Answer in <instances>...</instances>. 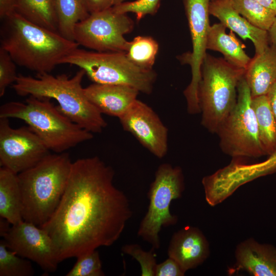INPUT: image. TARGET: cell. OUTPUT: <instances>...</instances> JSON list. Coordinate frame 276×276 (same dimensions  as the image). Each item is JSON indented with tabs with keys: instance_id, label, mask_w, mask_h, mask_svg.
<instances>
[{
	"instance_id": "1",
	"label": "cell",
	"mask_w": 276,
	"mask_h": 276,
	"mask_svg": "<svg viewBox=\"0 0 276 276\" xmlns=\"http://www.w3.org/2000/svg\"><path fill=\"white\" fill-rule=\"evenodd\" d=\"M114 172L98 156L72 163L66 186L51 218L40 226L59 262L120 238L132 215L129 201L113 183Z\"/></svg>"
},
{
	"instance_id": "2",
	"label": "cell",
	"mask_w": 276,
	"mask_h": 276,
	"mask_svg": "<svg viewBox=\"0 0 276 276\" xmlns=\"http://www.w3.org/2000/svg\"><path fill=\"white\" fill-rule=\"evenodd\" d=\"M1 47L15 63L38 74L50 73L79 45L16 12L2 19Z\"/></svg>"
},
{
	"instance_id": "3",
	"label": "cell",
	"mask_w": 276,
	"mask_h": 276,
	"mask_svg": "<svg viewBox=\"0 0 276 276\" xmlns=\"http://www.w3.org/2000/svg\"><path fill=\"white\" fill-rule=\"evenodd\" d=\"M85 72L80 69L70 78L64 74L53 76L50 73L36 77L19 75L12 87L20 96L53 99L57 108L72 121L92 133H100L107 123L86 97L82 81Z\"/></svg>"
},
{
	"instance_id": "4",
	"label": "cell",
	"mask_w": 276,
	"mask_h": 276,
	"mask_svg": "<svg viewBox=\"0 0 276 276\" xmlns=\"http://www.w3.org/2000/svg\"><path fill=\"white\" fill-rule=\"evenodd\" d=\"M72 163L66 152L50 153L17 174L24 221L40 227L51 218L65 191Z\"/></svg>"
},
{
	"instance_id": "5",
	"label": "cell",
	"mask_w": 276,
	"mask_h": 276,
	"mask_svg": "<svg viewBox=\"0 0 276 276\" xmlns=\"http://www.w3.org/2000/svg\"><path fill=\"white\" fill-rule=\"evenodd\" d=\"M0 118L23 121L55 153L64 152L94 137L62 114L49 98L29 96L25 102H7L0 107Z\"/></svg>"
},
{
	"instance_id": "6",
	"label": "cell",
	"mask_w": 276,
	"mask_h": 276,
	"mask_svg": "<svg viewBox=\"0 0 276 276\" xmlns=\"http://www.w3.org/2000/svg\"><path fill=\"white\" fill-rule=\"evenodd\" d=\"M245 72L223 58L206 53L201 65L198 97L201 124L211 133H216L235 107L238 85Z\"/></svg>"
},
{
	"instance_id": "7",
	"label": "cell",
	"mask_w": 276,
	"mask_h": 276,
	"mask_svg": "<svg viewBox=\"0 0 276 276\" xmlns=\"http://www.w3.org/2000/svg\"><path fill=\"white\" fill-rule=\"evenodd\" d=\"M60 64H69L83 70L94 83L131 86L140 93L150 94L157 75L152 70L141 68L127 58L125 52L74 50Z\"/></svg>"
},
{
	"instance_id": "8",
	"label": "cell",
	"mask_w": 276,
	"mask_h": 276,
	"mask_svg": "<svg viewBox=\"0 0 276 276\" xmlns=\"http://www.w3.org/2000/svg\"><path fill=\"white\" fill-rule=\"evenodd\" d=\"M185 189L181 169L164 163L158 167L148 192L149 204L142 219L137 235L155 250L160 247L159 232L162 227L174 225L178 217L171 214L173 200L180 198Z\"/></svg>"
},
{
	"instance_id": "9",
	"label": "cell",
	"mask_w": 276,
	"mask_h": 276,
	"mask_svg": "<svg viewBox=\"0 0 276 276\" xmlns=\"http://www.w3.org/2000/svg\"><path fill=\"white\" fill-rule=\"evenodd\" d=\"M251 99L249 87L243 77L238 85L236 105L216 132L222 151L234 158L265 155L259 140Z\"/></svg>"
},
{
	"instance_id": "10",
	"label": "cell",
	"mask_w": 276,
	"mask_h": 276,
	"mask_svg": "<svg viewBox=\"0 0 276 276\" xmlns=\"http://www.w3.org/2000/svg\"><path fill=\"white\" fill-rule=\"evenodd\" d=\"M134 22L126 13H117L112 8L90 13L78 22L74 40L79 45L97 52H126L129 41L124 35L133 29Z\"/></svg>"
},
{
	"instance_id": "11",
	"label": "cell",
	"mask_w": 276,
	"mask_h": 276,
	"mask_svg": "<svg viewBox=\"0 0 276 276\" xmlns=\"http://www.w3.org/2000/svg\"><path fill=\"white\" fill-rule=\"evenodd\" d=\"M192 44V51L184 59L191 68L192 78L183 91L190 114L200 112L198 97L201 79V68L206 54V42L210 27L209 6L210 0H182Z\"/></svg>"
},
{
	"instance_id": "12",
	"label": "cell",
	"mask_w": 276,
	"mask_h": 276,
	"mask_svg": "<svg viewBox=\"0 0 276 276\" xmlns=\"http://www.w3.org/2000/svg\"><path fill=\"white\" fill-rule=\"evenodd\" d=\"M50 153L28 126L13 128L9 119L0 118V165L16 174L27 170Z\"/></svg>"
},
{
	"instance_id": "13",
	"label": "cell",
	"mask_w": 276,
	"mask_h": 276,
	"mask_svg": "<svg viewBox=\"0 0 276 276\" xmlns=\"http://www.w3.org/2000/svg\"><path fill=\"white\" fill-rule=\"evenodd\" d=\"M2 237L10 249L36 263L44 271L56 270L59 262L52 240L40 227L23 221L12 225Z\"/></svg>"
},
{
	"instance_id": "14",
	"label": "cell",
	"mask_w": 276,
	"mask_h": 276,
	"mask_svg": "<svg viewBox=\"0 0 276 276\" xmlns=\"http://www.w3.org/2000/svg\"><path fill=\"white\" fill-rule=\"evenodd\" d=\"M119 119L123 128L158 158L168 151V129L151 107L137 99Z\"/></svg>"
},
{
	"instance_id": "15",
	"label": "cell",
	"mask_w": 276,
	"mask_h": 276,
	"mask_svg": "<svg viewBox=\"0 0 276 276\" xmlns=\"http://www.w3.org/2000/svg\"><path fill=\"white\" fill-rule=\"evenodd\" d=\"M210 254L209 242L198 227L186 226L172 235L168 248V257L187 271L201 265Z\"/></svg>"
},
{
	"instance_id": "16",
	"label": "cell",
	"mask_w": 276,
	"mask_h": 276,
	"mask_svg": "<svg viewBox=\"0 0 276 276\" xmlns=\"http://www.w3.org/2000/svg\"><path fill=\"white\" fill-rule=\"evenodd\" d=\"M89 101L102 114L120 118L137 100L139 91L128 85L94 83L84 88Z\"/></svg>"
},
{
	"instance_id": "17",
	"label": "cell",
	"mask_w": 276,
	"mask_h": 276,
	"mask_svg": "<svg viewBox=\"0 0 276 276\" xmlns=\"http://www.w3.org/2000/svg\"><path fill=\"white\" fill-rule=\"evenodd\" d=\"M235 258L236 270L254 276H276V247L272 244L248 238L237 244Z\"/></svg>"
},
{
	"instance_id": "18",
	"label": "cell",
	"mask_w": 276,
	"mask_h": 276,
	"mask_svg": "<svg viewBox=\"0 0 276 276\" xmlns=\"http://www.w3.org/2000/svg\"><path fill=\"white\" fill-rule=\"evenodd\" d=\"M209 12L241 38L251 40L255 55L261 54L269 46L268 32L255 27L241 15L234 8L231 0L210 1Z\"/></svg>"
},
{
	"instance_id": "19",
	"label": "cell",
	"mask_w": 276,
	"mask_h": 276,
	"mask_svg": "<svg viewBox=\"0 0 276 276\" xmlns=\"http://www.w3.org/2000/svg\"><path fill=\"white\" fill-rule=\"evenodd\" d=\"M244 77L252 98L266 95L276 82V49L269 45L261 54L255 55Z\"/></svg>"
},
{
	"instance_id": "20",
	"label": "cell",
	"mask_w": 276,
	"mask_h": 276,
	"mask_svg": "<svg viewBox=\"0 0 276 276\" xmlns=\"http://www.w3.org/2000/svg\"><path fill=\"white\" fill-rule=\"evenodd\" d=\"M226 28L220 22L210 26L206 42L207 50L219 52L231 64L246 70L251 58L246 53L245 47L233 32L228 34Z\"/></svg>"
},
{
	"instance_id": "21",
	"label": "cell",
	"mask_w": 276,
	"mask_h": 276,
	"mask_svg": "<svg viewBox=\"0 0 276 276\" xmlns=\"http://www.w3.org/2000/svg\"><path fill=\"white\" fill-rule=\"evenodd\" d=\"M22 211V196L17 174L1 167L0 216L14 225L24 221Z\"/></svg>"
},
{
	"instance_id": "22",
	"label": "cell",
	"mask_w": 276,
	"mask_h": 276,
	"mask_svg": "<svg viewBox=\"0 0 276 276\" xmlns=\"http://www.w3.org/2000/svg\"><path fill=\"white\" fill-rule=\"evenodd\" d=\"M251 106L258 124L259 140L265 155L276 152V121L266 95L253 97Z\"/></svg>"
},
{
	"instance_id": "23",
	"label": "cell",
	"mask_w": 276,
	"mask_h": 276,
	"mask_svg": "<svg viewBox=\"0 0 276 276\" xmlns=\"http://www.w3.org/2000/svg\"><path fill=\"white\" fill-rule=\"evenodd\" d=\"M15 12L34 24L58 32L54 0H17Z\"/></svg>"
},
{
	"instance_id": "24",
	"label": "cell",
	"mask_w": 276,
	"mask_h": 276,
	"mask_svg": "<svg viewBox=\"0 0 276 276\" xmlns=\"http://www.w3.org/2000/svg\"><path fill=\"white\" fill-rule=\"evenodd\" d=\"M58 32L65 38L73 40L76 25L87 18L89 13L82 0H54Z\"/></svg>"
},
{
	"instance_id": "25",
	"label": "cell",
	"mask_w": 276,
	"mask_h": 276,
	"mask_svg": "<svg viewBox=\"0 0 276 276\" xmlns=\"http://www.w3.org/2000/svg\"><path fill=\"white\" fill-rule=\"evenodd\" d=\"M158 48V43L152 37L137 36L129 41L126 55L137 66L144 70H152Z\"/></svg>"
},
{
	"instance_id": "26",
	"label": "cell",
	"mask_w": 276,
	"mask_h": 276,
	"mask_svg": "<svg viewBox=\"0 0 276 276\" xmlns=\"http://www.w3.org/2000/svg\"><path fill=\"white\" fill-rule=\"evenodd\" d=\"M236 10L255 27L268 31L276 14L255 0H231Z\"/></svg>"
},
{
	"instance_id": "27",
	"label": "cell",
	"mask_w": 276,
	"mask_h": 276,
	"mask_svg": "<svg viewBox=\"0 0 276 276\" xmlns=\"http://www.w3.org/2000/svg\"><path fill=\"white\" fill-rule=\"evenodd\" d=\"M10 249L4 239L0 241V276H32L34 270L30 261Z\"/></svg>"
},
{
	"instance_id": "28",
	"label": "cell",
	"mask_w": 276,
	"mask_h": 276,
	"mask_svg": "<svg viewBox=\"0 0 276 276\" xmlns=\"http://www.w3.org/2000/svg\"><path fill=\"white\" fill-rule=\"evenodd\" d=\"M77 261L73 268L66 274V276H104L102 262L97 249L77 257Z\"/></svg>"
},
{
	"instance_id": "29",
	"label": "cell",
	"mask_w": 276,
	"mask_h": 276,
	"mask_svg": "<svg viewBox=\"0 0 276 276\" xmlns=\"http://www.w3.org/2000/svg\"><path fill=\"white\" fill-rule=\"evenodd\" d=\"M122 251L131 256L140 263L142 276H155L156 266L155 249L152 248L148 251H144L137 244L124 245Z\"/></svg>"
},
{
	"instance_id": "30",
	"label": "cell",
	"mask_w": 276,
	"mask_h": 276,
	"mask_svg": "<svg viewBox=\"0 0 276 276\" xmlns=\"http://www.w3.org/2000/svg\"><path fill=\"white\" fill-rule=\"evenodd\" d=\"M162 0H135L124 2L114 6L113 10L117 13L135 14L137 21H140L145 16L153 15L158 11Z\"/></svg>"
},
{
	"instance_id": "31",
	"label": "cell",
	"mask_w": 276,
	"mask_h": 276,
	"mask_svg": "<svg viewBox=\"0 0 276 276\" xmlns=\"http://www.w3.org/2000/svg\"><path fill=\"white\" fill-rule=\"evenodd\" d=\"M16 63L9 53L0 48V97H3L7 88L13 84L18 75Z\"/></svg>"
},
{
	"instance_id": "32",
	"label": "cell",
	"mask_w": 276,
	"mask_h": 276,
	"mask_svg": "<svg viewBox=\"0 0 276 276\" xmlns=\"http://www.w3.org/2000/svg\"><path fill=\"white\" fill-rule=\"evenodd\" d=\"M186 272L174 259L168 257L156 265L155 276H183Z\"/></svg>"
},
{
	"instance_id": "33",
	"label": "cell",
	"mask_w": 276,
	"mask_h": 276,
	"mask_svg": "<svg viewBox=\"0 0 276 276\" xmlns=\"http://www.w3.org/2000/svg\"><path fill=\"white\" fill-rule=\"evenodd\" d=\"M89 13L103 11L119 5L125 0H82Z\"/></svg>"
},
{
	"instance_id": "34",
	"label": "cell",
	"mask_w": 276,
	"mask_h": 276,
	"mask_svg": "<svg viewBox=\"0 0 276 276\" xmlns=\"http://www.w3.org/2000/svg\"><path fill=\"white\" fill-rule=\"evenodd\" d=\"M17 0H0V17L4 18L15 12Z\"/></svg>"
},
{
	"instance_id": "35",
	"label": "cell",
	"mask_w": 276,
	"mask_h": 276,
	"mask_svg": "<svg viewBox=\"0 0 276 276\" xmlns=\"http://www.w3.org/2000/svg\"><path fill=\"white\" fill-rule=\"evenodd\" d=\"M266 96L276 121V82L270 88Z\"/></svg>"
},
{
	"instance_id": "36",
	"label": "cell",
	"mask_w": 276,
	"mask_h": 276,
	"mask_svg": "<svg viewBox=\"0 0 276 276\" xmlns=\"http://www.w3.org/2000/svg\"><path fill=\"white\" fill-rule=\"evenodd\" d=\"M267 32L269 45L272 46L276 49V17L272 25Z\"/></svg>"
},
{
	"instance_id": "37",
	"label": "cell",
	"mask_w": 276,
	"mask_h": 276,
	"mask_svg": "<svg viewBox=\"0 0 276 276\" xmlns=\"http://www.w3.org/2000/svg\"><path fill=\"white\" fill-rule=\"evenodd\" d=\"M276 14V0H255Z\"/></svg>"
},
{
	"instance_id": "38",
	"label": "cell",
	"mask_w": 276,
	"mask_h": 276,
	"mask_svg": "<svg viewBox=\"0 0 276 276\" xmlns=\"http://www.w3.org/2000/svg\"><path fill=\"white\" fill-rule=\"evenodd\" d=\"M12 225L6 219L0 218V235L3 237L10 229Z\"/></svg>"
},
{
	"instance_id": "39",
	"label": "cell",
	"mask_w": 276,
	"mask_h": 276,
	"mask_svg": "<svg viewBox=\"0 0 276 276\" xmlns=\"http://www.w3.org/2000/svg\"><path fill=\"white\" fill-rule=\"evenodd\" d=\"M215 1V0H210V1Z\"/></svg>"
}]
</instances>
